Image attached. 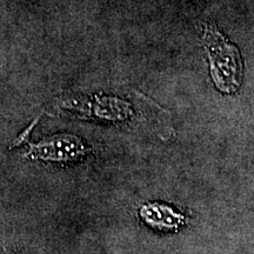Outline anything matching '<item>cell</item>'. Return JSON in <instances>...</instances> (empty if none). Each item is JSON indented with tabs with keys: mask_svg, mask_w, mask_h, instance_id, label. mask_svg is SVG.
<instances>
[{
	"mask_svg": "<svg viewBox=\"0 0 254 254\" xmlns=\"http://www.w3.org/2000/svg\"><path fill=\"white\" fill-rule=\"evenodd\" d=\"M204 40L211 59V73L221 91L232 93L239 87L243 75L240 53L217 30L207 27Z\"/></svg>",
	"mask_w": 254,
	"mask_h": 254,
	"instance_id": "obj_1",
	"label": "cell"
},
{
	"mask_svg": "<svg viewBox=\"0 0 254 254\" xmlns=\"http://www.w3.org/2000/svg\"><path fill=\"white\" fill-rule=\"evenodd\" d=\"M90 147L82 139L74 134H58L37 144H32L28 155L45 161L68 163L86 155Z\"/></svg>",
	"mask_w": 254,
	"mask_h": 254,
	"instance_id": "obj_2",
	"label": "cell"
},
{
	"mask_svg": "<svg viewBox=\"0 0 254 254\" xmlns=\"http://www.w3.org/2000/svg\"><path fill=\"white\" fill-rule=\"evenodd\" d=\"M140 215L148 225L158 230H177L179 225L185 221L182 214L174 212L171 207L159 204L144 206Z\"/></svg>",
	"mask_w": 254,
	"mask_h": 254,
	"instance_id": "obj_3",
	"label": "cell"
}]
</instances>
